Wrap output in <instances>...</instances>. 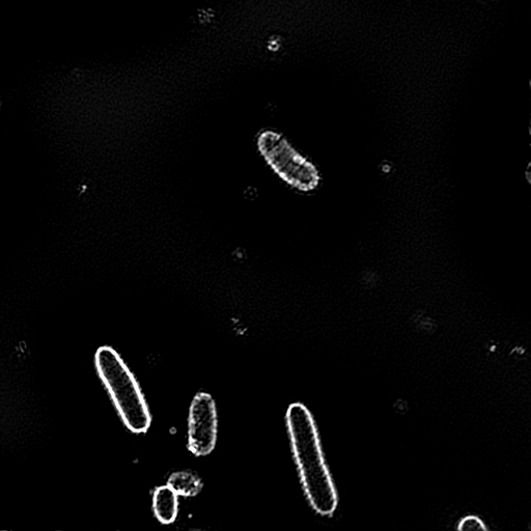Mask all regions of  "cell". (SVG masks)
<instances>
[{"label":"cell","instance_id":"6","mask_svg":"<svg viewBox=\"0 0 531 531\" xmlns=\"http://www.w3.org/2000/svg\"><path fill=\"white\" fill-rule=\"evenodd\" d=\"M178 496L194 497L197 496L203 489V482L198 477L189 471H179L171 475L169 482H167Z\"/></svg>","mask_w":531,"mask_h":531},{"label":"cell","instance_id":"3","mask_svg":"<svg viewBox=\"0 0 531 531\" xmlns=\"http://www.w3.org/2000/svg\"><path fill=\"white\" fill-rule=\"evenodd\" d=\"M258 148L274 173L300 191H312L320 182L316 166L281 133L265 130L258 136Z\"/></svg>","mask_w":531,"mask_h":531},{"label":"cell","instance_id":"4","mask_svg":"<svg viewBox=\"0 0 531 531\" xmlns=\"http://www.w3.org/2000/svg\"><path fill=\"white\" fill-rule=\"evenodd\" d=\"M216 404L206 393L194 397L189 410L188 450L197 457L210 455L217 441Z\"/></svg>","mask_w":531,"mask_h":531},{"label":"cell","instance_id":"2","mask_svg":"<svg viewBox=\"0 0 531 531\" xmlns=\"http://www.w3.org/2000/svg\"><path fill=\"white\" fill-rule=\"evenodd\" d=\"M100 379L113 400L123 423L133 433H147L152 416L141 386L120 354L111 347H101L95 355Z\"/></svg>","mask_w":531,"mask_h":531},{"label":"cell","instance_id":"5","mask_svg":"<svg viewBox=\"0 0 531 531\" xmlns=\"http://www.w3.org/2000/svg\"><path fill=\"white\" fill-rule=\"evenodd\" d=\"M153 510L160 523H174L179 511L178 494L169 485L158 487L153 496Z\"/></svg>","mask_w":531,"mask_h":531},{"label":"cell","instance_id":"7","mask_svg":"<svg viewBox=\"0 0 531 531\" xmlns=\"http://www.w3.org/2000/svg\"><path fill=\"white\" fill-rule=\"evenodd\" d=\"M459 530L471 531V530H486L484 522L475 516L465 517L459 524Z\"/></svg>","mask_w":531,"mask_h":531},{"label":"cell","instance_id":"1","mask_svg":"<svg viewBox=\"0 0 531 531\" xmlns=\"http://www.w3.org/2000/svg\"><path fill=\"white\" fill-rule=\"evenodd\" d=\"M287 427L294 459L307 500L321 516H332L339 506V495L326 464L314 417L301 403L287 411Z\"/></svg>","mask_w":531,"mask_h":531}]
</instances>
